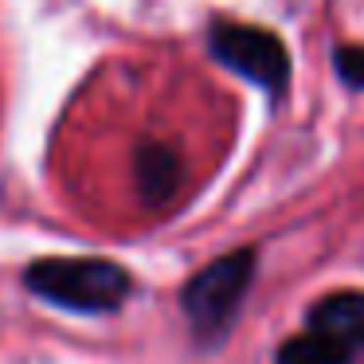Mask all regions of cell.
I'll use <instances>...</instances> for the list:
<instances>
[{
    "instance_id": "1",
    "label": "cell",
    "mask_w": 364,
    "mask_h": 364,
    "mask_svg": "<svg viewBox=\"0 0 364 364\" xmlns=\"http://www.w3.org/2000/svg\"><path fill=\"white\" fill-rule=\"evenodd\" d=\"M24 282L36 298L71 314H110L129 294V274L110 259H40Z\"/></svg>"
},
{
    "instance_id": "2",
    "label": "cell",
    "mask_w": 364,
    "mask_h": 364,
    "mask_svg": "<svg viewBox=\"0 0 364 364\" xmlns=\"http://www.w3.org/2000/svg\"><path fill=\"white\" fill-rule=\"evenodd\" d=\"M255 278V251H231L204 267L181 294V306L188 314V325L200 341H220L228 333L235 309L243 306V294Z\"/></svg>"
},
{
    "instance_id": "3",
    "label": "cell",
    "mask_w": 364,
    "mask_h": 364,
    "mask_svg": "<svg viewBox=\"0 0 364 364\" xmlns=\"http://www.w3.org/2000/svg\"><path fill=\"white\" fill-rule=\"evenodd\" d=\"M208 43L223 67L251 79L255 87L270 90V95H282L290 87V51L282 48L274 32H262L255 24H235V20H215Z\"/></svg>"
},
{
    "instance_id": "4",
    "label": "cell",
    "mask_w": 364,
    "mask_h": 364,
    "mask_svg": "<svg viewBox=\"0 0 364 364\" xmlns=\"http://www.w3.org/2000/svg\"><path fill=\"white\" fill-rule=\"evenodd\" d=\"M306 329L329 337L333 345L348 348V353L364 348V290L325 294V298L309 309Z\"/></svg>"
},
{
    "instance_id": "5",
    "label": "cell",
    "mask_w": 364,
    "mask_h": 364,
    "mask_svg": "<svg viewBox=\"0 0 364 364\" xmlns=\"http://www.w3.org/2000/svg\"><path fill=\"white\" fill-rule=\"evenodd\" d=\"M134 176H137V192H141L145 204L161 208L181 188V157L161 141H145L134 157Z\"/></svg>"
},
{
    "instance_id": "6",
    "label": "cell",
    "mask_w": 364,
    "mask_h": 364,
    "mask_svg": "<svg viewBox=\"0 0 364 364\" xmlns=\"http://www.w3.org/2000/svg\"><path fill=\"white\" fill-rule=\"evenodd\" d=\"M348 360H353L348 348L333 345L329 337L309 333V329L282 341V348H278V364H348Z\"/></svg>"
},
{
    "instance_id": "7",
    "label": "cell",
    "mask_w": 364,
    "mask_h": 364,
    "mask_svg": "<svg viewBox=\"0 0 364 364\" xmlns=\"http://www.w3.org/2000/svg\"><path fill=\"white\" fill-rule=\"evenodd\" d=\"M333 63H337V75L348 82V87L364 90V48H337Z\"/></svg>"
}]
</instances>
